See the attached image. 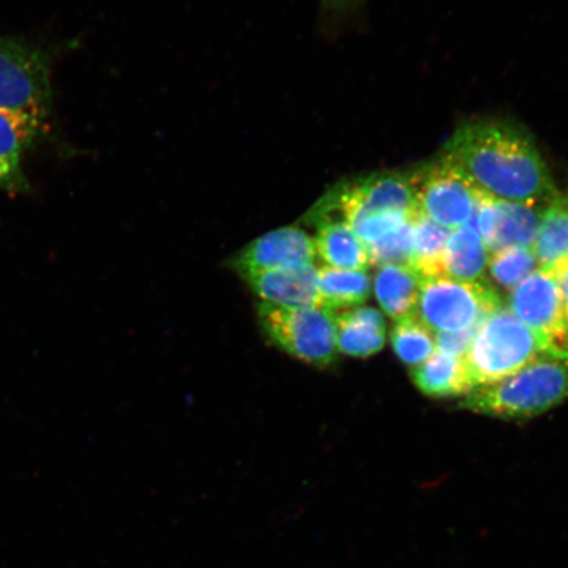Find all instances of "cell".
I'll return each instance as SVG.
<instances>
[{
	"mask_svg": "<svg viewBox=\"0 0 568 568\" xmlns=\"http://www.w3.org/2000/svg\"><path fill=\"white\" fill-rule=\"evenodd\" d=\"M500 308V296L489 284L437 276L423 281L417 317L437 335L471 328Z\"/></svg>",
	"mask_w": 568,
	"mask_h": 568,
	"instance_id": "6",
	"label": "cell"
},
{
	"mask_svg": "<svg viewBox=\"0 0 568 568\" xmlns=\"http://www.w3.org/2000/svg\"><path fill=\"white\" fill-rule=\"evenodd\" d=\"M409 176L422 215L450 232L471 222L480 193L446 154Z\"/></svg>",
	"mask_w": 568,
	"mask_h": 568,
	"instance_id": "8",
	"label": "cell"
},
{
	"mask_svg": "<svg viewBox=\"0 0 568 568\" xmlns=\"http://www.w3.org/2000/svg\"><path fill=\"white\" fill-rule=\"evenodd\" d=\"M314 239L297 226L262 234L237 255L234 266L241 275L314 264Z\"/></svg>",
	"mask_w": 568,
	"mask_h": 568,
	"instance_id": "11",
	"label": "cell"
},
{
	"mask_svg": "<svg viewBox=\"0 0 568 568\" xmlns=\"http://www.w3.org/2000/svg\"><path fill=\"white\" fill-rule=\"evenodd\" d=\"M532 252L538 268L556 276L568 265V193L557 190L544 204Z\"/></svg>",
	"mask_w": 568,
	"mask_h": 568,
	"instance_id": "15",
	"label": "cell"
},
{
	"mask_svg": "<svg viewBox=\"0 0 568 568\" xmlns=\"http://www.w3.org/2000/svg\"><path fill=\"white\" fill-rule=\"evenodd\" d=\"M480 325L471 326V328L458 332L437 333L436 346L438 352L465 357L473 344Z\"/></svg>",
	"mask_w": 568,
	"mask_h": 568,
	"instance_id": "25",
	"label": "cell"
},
{
	"mask_svg": "<svg viewBox=\"0 0 568 568\" xmlns=\"http://www.w3.org/2000/svg\"><path fill=\"white\" fill-rule=\"evenodd\" d=\"M258 320L272 343L305 364L325 367L336 361V314L323 305L282 308L261 302Z\"/></svg>",
	"mask_w": 568,
	"mask_h": 568,
	"instance_id": "4",
	"label": "cell"
},
{
	"mask_svg": "<svg viewBox=\"0 0 568 568\" xmlns=\"http://www.w3.org/2000/svg\"><path fill=\"white\" fill-rule=\"evenodd\" d=\"M544 205L496 201L480 193L470 224L489 255L514 247L535 246Z\"/></svg>",
	"mask_w": 568,
	"mask_h": 568,
	"instance_id": "10",
	"label": "cell"
},
{
	"mask_svg": "<svg viewBox=\"0 0 568 568\" xmlns=\"http://www.w3.org/2000/svg\"><path fill=\"white\" fill-rule=\"evenodd\" d=\"M554 278L557 280L558 286L560 288V294H562L568 322V265L564 270H560V272L556 276H554Z\"/></svg>",
	"mask_w": 568,
	"mask_h": 568,
	"instance_id": "26",
	"label": "cell"
},
{
	"mask_svg": "<svg viewBox=\"0 0 568 568\" xmlns=\"http://www.w3.org/2000/svg\"><path fill=\"white\" fill-rule=\"evenodd\" d=\"M47 123L0 110V190L30 187L23 169L24 155L42 136Z\"/></svg>",
	"mask_w": 568,
	"mask_h": 568,
	"instance_id": "13",
	"label": "cell"
},
{
	"mask_svg": "<svg viewBox=\"0 0 568 568\" xmlns=\"http://www.w3.org/2000/svg\"><path fill=\"white\" fill-rule=\"evenodd\" d=\"M443 153L479 193L496 201L544 205L558 190L536 142L500 120L460 125Z\"/></svg>",
	"mask_w": 568,
	"mask_h": 568,
	"instance_id": "1",
	"label": "cell"
},
{
	"mask_svg": "<svg viewBox=\"0 0 568 568\" xmlns=\"http://www.w3.org/2000/svg\"><path fill=\"white\" fill-rule=\"evenodd\" d=\"M317 270L314 264L244 275L261 301L282 308L320 305Z\"/></svg>",
	"mask_w": 568,
	"mask_h": 568,
	"instance_id": "12",
	"label": "cell"
},
{
	"mask_svg": "<svg viewBox=\"0 0 568 568\" xmlns=\"http://www.w3.org/2000/svg\"><path fill=\"white\" fill-rule=\"evenodd\" d=\"M508 310L535 332L546 352L568 359V322L558 282L549 273L536 270L510 291Z\"/></svg>",
	"mask_w": 568,
	"mask_h": 568,
	"instance_id": "9",
	"label": "cell"
},
{
	"mask_svg": "<svg viewBox=\"0 0 568 568\" xmlns=\"http://www.w3.org/2000/svg\"><path fill=\"white\" fill-rule=\"evenodd\" d=\"M568 397V359L545 354L508 378L474 388L460 407L489 417L529 418Z\"/></svg>",
	"mask_w": 568,
	"mask_h": 568,
	"instance_id": "2",
	"label": "cell"
},
{
	"mask_svg": "<svg viewBox=\"0 0 568 568\" xmlns=\"http://www.w3.org/2000/svg\"><path fill=\"white\" fill-rule=\"evenodd\" d=\"M450 231L417 212L412 219V268L422 280L445 276L444 257Z\"/></svg>",
	"mask_w": 568,
	"mask_h": 568,
	"instance_id": "21",
	"label": "cell"
},
{
	"mask_svg": "<svg viewBox=\"0 0 568 568\" xmlns=\"http://www.w3.org/2000/svg\"><path fill=\"white\" fill-rule=\"evenodd\" d=\"M358 0H323L324 7L328 10H344L346 7H349L354 3H357Z\"/></svg>",
	"mask_w": 568,
	"mask_h": 568,
	"instance_id": "27",
	"label": "cell"
},
{
	"mask_svg": "<svg viewBox=\"0 0 568 568\" xmlns=\"http://www.w3.org/2000/svg\"><path fill=\"white\" fill-rule=\"evenodd\" d=\"M312 212L338 213L349 224L368 216L414 217L418 211L409 173L382 172L338 184Z\"/></svg>",
	"mask_w": 568,
	"mask_h": 568,
	"instance_id": "7",
	"label": "cell"
},
{
	"mask_svg": "<svg viewBox=\"0 0 568 568\" xmlns=\"http://www.w3.org/2000/svg\"><path fill=\"white\" fill-rule=\"evenodd\" d=\"M488 261L489 252L485 241L470 223L450 232L444 257L447 278L460 282H481L488 267Z\"/></svg>",
	"mask_w": 568,
	"mask_h": 568,
	"instance_id": "19",
	"label": "cell"
},
{
	"mask_svg": "<svg viewBox=\"0 0 568 568\" xmlns=\"http://www.w3.org/2000/svg\"><path fill=\"white\" fill-rule=\"evenodd\" d=\"M545 354L536 333L503 307L481 323L464 358L477 388L508 378Z\"/></svg>",
	"mask_w": 568,
	"mask_h": 568,
	"instance_id": "3",
	"label": "cell"
},
{
	"mask_svg": "<svg viewBox=\"0 0 568 568\" xmlns=\"http://www.w3.org/2000/svg\"><path fill=\"white\" fill-rule=\"evenodd\" d=\"M488 268L497 284L513 291L538 270V262L532 248L514 247L489 255Z\"/></svg>",
	"mask_w": 568,
	"mask_h": 568,
	"instance_id": "23",
	"label": "cell"
},
{
	"mask_svg": "<svg viewBox=\"0 0 568 568\" xmlns=\"http://www.w3.org/2000/svg\"><path fill=\"white\" fill-rule=\"evenodd\" d=\"M414 219V217H412ZM371 264L412 267V220L367 245Z\"/></svg>",
	"mask_w": 568,
	"mask_h": 568,
	"instance_id": "24",
	"label": "cell"
},
{
	"mask_svg": "<svg viewBox=\"0 0 568 568\" xmlns=\"http://www.w3.org/2000/svg\"><path fill=\"white\" fill-rule=\"evenodd\" d=\"M310 216L317 224L316 255L326 266L367 272L371 266L367 248L345 220L331 213L310 212Z\"/></svg>",
	"mask_w": 568,
	"mask_h": 568,
	"instance_id": "14",
	"label": "cell"
},
{
	"mask_svg": "<svg viewBox=\"0 0 568 568\" xmlns=\"http://www.w3.org/2000/svg\"><path fill=\"white\" fill-rule=\"evenodd\" d=\"M52 101L47 55L23 40L0 34V110L47 123Z\"/></svg>",
	"mask_w": 568,
	"mask_h": 568,
	"instance_id": "5",
	"label": "cell"
},
{
	"mask_svg": "<svg viewBox=\"0 0 568 568\" xmlns=\"http://www.w3.org/2000/svg\"><path fill=\"white\" fill-rule=\"evenodd\" d=\"M412 381L430 397H456L475 388L464 357L436 351L424 364L412 368Z\"/></svg>",
	"mask_w": 568,
	"mask_h": 568,
	"instance_id": "18",
	"label": "cell"
},
{
	"mask_svg": "<svg viewBox=\"0 0 568 568\" xmlns=\"http://www.w3.org/2000/svg\"><path fill=\"white\" fill-rule=\"evenodd\" d=\"M390 344L404 364L415 368L436 353V336L418 320L412 317L396 322L390 331Z\"/></svg>",
	"mask_w": 568,
	"mask_h": 568,
	"instance_id": "22",
	"label": "cell"
},
{
	"mask_svg": "<svg viewBox=\"0 0 568 568\" xmlns=\"http://www.w3.org/2000/svg\"><path fill=\"white\" fill-rule=\"evenodd\" d=\"M423 280L414 268L387 265L379 267L374 280V293L387 316L402 322L417 317Z\"/></svg>",
	"mask_w": 568,
	"mask_h": 568,
	"instance_id": "17",
	"label": "cell"
},
{
	"mask_svg": "<svg viewBox=\"0 0 568 568\" xmlns=\"http://www.w3.org/2000/svg\"><path fill=\"white\" fill-rule=\"evenodd\" d=\"M337 349L355 358H367L386 344V322L378 310L355 307L336 314Z\"/></svg>",
	"mask_w": 568,
	"mask_h": 568,
	"instance_id": "16",
	"label": "cell"
},
{
	"mask_svg": "<svg viewBox=\"0 0 568 568\" xmlns=\"http://www.w3.org/2000/svg\"><path fill=\"white\" fill-rule=\"evenodd\" d=\"M320 305L333 312L361 307L372 294L367 272L324 266L317 270Z\"/></svg>",
	"mask_w": 568,
	"mask_h": 568,
	"instance_id": "20",
	"label": "cell"
}]
</instances>
